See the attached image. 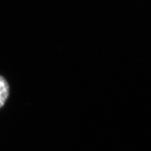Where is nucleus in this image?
Wrapping results in <instances>:
<instances>
[{
    "instance_id": "1",
    "label": "nucleus",
    "mask_w": 151,
    "mask_h": 151,
    "mask_svg": "<svg viewBox=\"0 0 151 151\" xmlns=\"http://www.w3.org/2000/svg\"><path fill=\"white\" fill-rule=\"evenodd\" d=\"M9 85L4 77L0 75V109L5 104L9 96Z\"/></svg>"
}]
</instances>
